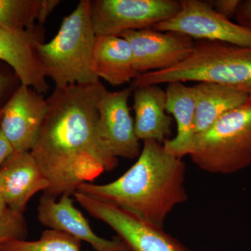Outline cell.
Segmentation results:
<instances>
[{
	"mask_svg": "<svg viewBox=\"0 0 251 251\" xmlns=\"http://www.w3.org/2000/svg\"><path fill=\"white\" fill-rule=\"evenodd\" d=\"M100 81L54 88L37 140L30 152L49 183L44 194L73 196L83 183L92 182L118 165L99 135Z\"/></svg>",
	"mask_w": 251,
	"mask_h": 251,
	"instance_id": "6da1fadb",
	"label": "cell"
},
{
	"mask_svg": "<svg viewBox=\"0 0 251 251\" xmlns=\"http://www.w3.org/2000/svg\"><path fill=\"white\" fill-rule=\"evenodd\" d=\"M186 164L156 140H145L138 160L108 184L83 183L76 191L120 206L163 228L175 206L186 202Z\"/></svg>",
	"mask_w": 251,
	"mask_h": 251,
	"instance_id": "7a4b0ae2",
	"label": "cell"
},
{
	"mask_svg": "<svg viewBox=\"0 0 251 251\" xmlns=\"http://www.w3.org/2000/svg\"><path fill=\"white\" fill-rule=\"evenodd\" d=\"M209 82L251 96V46L219 42H195L188 58L164 70L139 74L130 88L173 82Z\"/></svg>",
	"mask_w": 251,
	"mask_h": 251,
	"instance_id": "3957f363",
	"label": "cell"
},
{
	"mask_svg": "<svg viewBox=\"0 0 251 251\" xmlns=\"http://www.w3.org/2000/svg\"><path fill=\"white\" fill-rule=\"evenodd\" d=\"M96 40L91 1L81 0L72 14L63 19L53 39L36 45L41 69L46 77L53 81L55 88L100 81L94 68Z\"/></svg>",
	"mask_w": 251,
	"mask_h": 251,
	"instance_id": "277c9868",
	"label": "cell"
},
{
	"mask_svg": "<svg viewBox=\"0 0 251 251\" xmlns=\"http://www.w3.org/2000/svg\"><path fill=\"white\" fill-rule=\"evenodd\" d=\"M187 156L202 171L231 175L251 166V96L195 135Z\"/></svg>",
	"mask_w": 251,
	"mask_h": 251,
	"instance_id": "5b68a950",
	"label": "cell"
},
{
	"mask_svg": "<svg viewBox=\"0 0 251 251\" xmlns=\"http://www.w3.org/2000/svg\"><path fill=\"white\" fill-rule=\"evenodd\" d=\"M76 202L92 217L108 225L130 251H190L174 237L120 206L75 191Z\"/></svg>",
	"mask_w": 251,
	"mask_h": 251,
	"instance_id": "8992f818",
	"label": "cell"
},
{
	"mask_svg": "<svg viewBox=\"0 0 251 251\" xmlns=\"http://www.w3.org/2000/svg\"><path fill=\"white\" fill-rule=\"evenodd\" d=\"M180 8L176 0H94L91 18L96 36H118L127 30L152 29Z\"/></svg>",
	"mask_w": 251,
	"mask_h": 251,
	"instance_id": "52a82bcc",
	"label": "cell"
},
{
	"mask_svg": "<svg viewBox=\"0 0 251 251\" xmlns=\"http://www.w3.org/2000/svg\"><path fill=\"white\" fill-rule=\"evenodd\" d=\"M179 1V11L173 17L156 25L153 29L179 33L196 40L251 46V29L219 14L209 1Z\"/></svg>",
	"mask_w": 251,
	"mask_h": 251,
	"instance_id": "ba28073f",
	"label": "cell"
},
{
	"mask_svg": "<svg viewBox=\"0 0 251 251\" xmlns=\"http://www.w3.org/2000/svg\"><path fill=\"white\" fill-rule=\"evenodd\" d=\"M132 92L130 87L110 92L103 85L97 101L99 136L105 148L117 158L134 159L141 152L128 107Z\"/></svg>",
	"mask_w": 251,
	"mask_h": 251,
	"instance_id": "9c48e42d",
	"label": "cell"
},
{
	"mask_svg": "<svg viewBox=\"0 0 251 251\" xmlns=\"http://www.w3.org/2000/svg\"><path fill=\"white\" fill-rule=\"evenodd\" d=\"M118 36L129 44L139 74L174 67L189 57L195 45L193 39L184 34L153 29L127 30Z\"/></svg>",
	"mask_w": 251,
	"mask_h": 251,
	"instance_id": "30bf717a",
	"label": "cell"
},
{
	"mask_svg": "<svg viewBox=\"0 0 251 251\" xmlns=\"http://www.w3.org/2000/svg\"><path fill=\"white\" fill-rule=\"evenodd\" d=\"M47 99L21 85L2 109L0 130L14 151H31L47 112Z\"/></svg>",
	"mask_w": 251,
	"mask_h": 251,
	"instance_id": "8fae6325",
	"label": "cell"
},
{
	"mask_svg": "<svg viewBox=\"0 0 251 251\" xmlns=\"http://www.w3.org/2000/svg\"><path fill=\"white\" fill-rule=\"evenodd\" d=\"M70 195L57 198L43 194L37 207V218L43 226L60 231L88 243L94 251H130L118 237L109 239L99 237L88 221L74 204Z\"/></svg>",
	"mask_w": 251,
	"mask_h": 251,
	"instance_id": "7c38bea8",
	"label": "cell"
},
{
	"mask_svg": "<svg viewBox=\"0 0 251 251\" xmlns=\"http://www.w3.org/2000/svg\"><path fill=\"white\" fill-rule=\"evenodd\" d=\"M49 187L30 151H14L0 166V189L11 210L23 214L31 198Z\"/></svg>",
	"mask_w": 251,
	"mask_h": 251,
	"instance_id": "4fadbf2b",
	"label": "cell"
},
{
	"mask_svg": "<svg viewBox=\"0 0 251 251\" xmlns=\"http://www.w3.org/2000/svg\"><path fill=\"white\" fill-rule=\"evenodd\" d=\"M36 31L0 27V60L11 66L22 85L43 94L49 85L36 55V45L42 41Z\"/></svg>",
	"mask_w": 251,
	"mask_h": 251,
	"instance_id": "5bb4252c",
	"label": "cell"
},
{
	"mask_svg": "<svg viewBox=\"0 0 251 251\" xmlns=\"http://www.w3.org/2000/svg\"><path fill=\"white\" fill-rule=\"evenodd\" d=\"M133 92L137 138L164 143L171 135L173 123L166 112V91L158 85H151L136 87Z\"/></svg>",
	"mask_w": 251,
	"mask_h": 251,
	"instance_id": "9a60e30c",
	"label": "cell"
},
{
	"mask_svg": "<svg viewBox=\"0 0 251 251\" xmlns=\"http://www.w3.org/2000/svg\"><path fill=\"white\" fill-rule=\"evenodd\" d=\"M166 112L172 114L176 123V135L163 145L176 157L187 156L196 135V102L193 87L184 82L168 83L166 90Z\"/></svg>",
	"mask_w": 251,
	"mask_h": 251,
	"instance_id": "2e32d148",
	"label": "cell"
},
{
	"mask_svg": "<svg viewBox=\"0 0 251 251\" xmlns=\"http://www.w3.org/2000/svg\"><path fill=\"white\" fill-rule=\"evenodd\" d=\"M96 75L110 85H125L139 75L128 41L119 36H97L94 51Z\"/></svg>",
	"mask_w": 251,
	"mask_h": 251,
	"instance_id": "e0dca14e",
	"label": "cell"
},
{
	"mask_svg": "<svg viewBox=\"0 0 251 251\" xmlns=\"http://www.w3.org/2000/svg\"><path fill=\"white\" fill-rule=\"evenodd\" d=\"M193 88L196 102V135L208 129L225 114L241 106L249 97L213 82H199Z\"/></svg>",
	"mask_w": 251,
	"mask_h": 251,
	"instance_id": "ac0fdd59",
	"label": "cell"
},
{
	"mask_svg": "<svg viewBox=\"0 0 251 251\" xmlns=\"http://www.w3.org/2000/svg\"><path fill=\"white\" fill-rule=\"evenodd\" d=\"M60 2L59 0H0V27L31 30L43 24Z\"/></svg>",
	"mask_w": 251,
	"mask_h": 251,
	"instance_id": "d6986e66",
	"label": "cell"
},
{
	"mask_svg": "<svg viewBox=\"0 0 251 251\" xmlns=\"http://www.w3.org/2000/svg\"><path fill=\"white\" fill-rule=\"evenodd\" d=\"M81 241L70 234L46 229L38 240L14 239L0 244L3 251H81Z\"/></svg>",
	"mask_w": 251,
	"mask_h": 251,
	"instance_id": "ffe728a7",
	"label": "cell"
},
{
	"mask_svg": "<svg viewBox=\"0 0 251 251\" xmlns=\"http://www.w3.org/2000/svg\"><path fill=\"white\" fill-rule=\"evenodd\" d=\"M27 224L22 213L8 209L0 216V244L14 239H25Z\"/></svg>",
	"mask_w": 251,
	"mask_h": 251,
	"instance_id": "44dd1931",
	"label": "cell"
},
{
	"mask_svg": "<svg viewBox=\"0 0 251 251\" xmlns=\"http://www.w3.org/2000/svg\"><path fill=\"white\" fill-rule=\"evenodd\" d=\"M208 1L216 12L228 19L236 16L242 3V1L239 0H215Z\"/></svg>",
	"mask_w": 251,
	"mask_h": 251,
	"instance_id": "7402d4cb",
	"label": "cell"
},
{
	"mask_svg": "<svg viewBox=\"0 0 251 251\" xmlns=\"http://www.w3.org/2000/svg\"><path fill=\"white\" fill-rule=\"evenodd\" d=\"M235 16L238 24L251 29V0L242 1Z\"/></svg>",
	"mask_w": 251,
	"mask_h": 251,
	"instance_id": "603a6c76",
	"label": "cell"
},
{
	"mask_svg": "<svg viewBox=\"0 0 251 251\" xmlns=\"http://www.w3.org/2000/svg\"><path fill=\"white\" fill-rule=\"evenodd\" d=\"M14 151V149L0 130V166Z\"/></svg>",
	"mask_w": 251,
	"mask_h": 251,
	"instance_id": "cb8c5ba5",
	"label": "cell"
},
{
	"mask_svg": "<svg viewBox=\"0 0 251 251\" xmlns=\"http://www.w3.org/2000/svg\"><path fill=\"white\" fill-rule=\"evenodd\" d=\"M8 209H9V208H8L7 205H6L4 196H3L1 189H0V216H2Z\"/></svg>",
	"mask_w": 251,
	"mask_h": 251,
	"instance_id": "d4e9b609",
	"label": "cell"
},
{
	"mask_svg": "<svg viewBox=\"0 0 251 251\" xmlns=\"http://www.w3.org/2000/svg\"><path fill=\"white\" fill-rule=\"evenodd\" d=\"M6 78L2 74H0V94H1V92L4 90L5 85H6Z\"/></svg>",
	"mask_w": 251,
	"mask_h": 251,
	"instance_id": "484cf974",
	"label": "cell"
},
{
	"mask_svg": "<svg viewBox=\"0 0 251 251\" xmlns=\"http://www.w3.org/2000/svg\"><path fill=\"white\" fill-rule=\"evenodd\" d=\"M3 110H0V121H1V116H2Z\"/></svg>",
	"mask_w": 251,
	"mask_h": 251,
	"instance_id": "4316f807",
	"label": "cell"
},
{
	"mask_svg": "<svg viewBox=\"0 0 251 251\" xmlns=\"http://www.w3.org/2000/svg\"><path fill=\"white\" fill-rule=\"evenodd\" d=\"M0 251H2V250H1V249H0Z\"/></svg>",
	"mask_w": 251,
	"mask_h": 251,
	"instance_id": "83f0119b",
	"label": "cell"
},
{
	"mask_svg": "<svg viewBox=\"0 0 251 251\" xmlns=\"http://www.w3.org/2000/svg\"></svg>",
	"mask_w": 251,
	"mask_h": 251,
	"instance_id": "f1b7e54d",
	"label": "cell"
},
{
	"mask_svg": "<svg viewBox=\"0 0 251 251\" xmlns=\"http://www.w3.org/2000/svg\"></svg>",
	"mask_w": 251,
	"mask_h": 251,
	"instance_id": "f546056e",
	"label": "cell"
}]
</instances>
